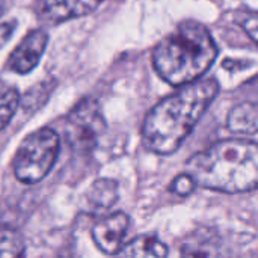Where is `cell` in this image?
Masks as SVG:
<instances>
[{
  "label": "cell",
  "mask_w": 258,
  "mask_h": 258,
  "mask_svg": "<svg viewBox=\"0 0 258 258\" xmlns=\"http://www.w3.org/2000/svg\"><path fill=\"white\" fill-rule=\"evenodd\" d=\"M218 47L206 26L187 21L166 36L153 53L157 74L172 86L198 80L213 65Z\"/></svg>",
  "instance_id": "3"
},
{
  "label": "cell",
  "mask_w": 258,
  "mask_h": 258,
  "mask_svg": "<svg viewBox=\"0 0 258 258\" xmlns=\"http://www.w3.org/2000/svg\"><path fill=\"white\" fill-rule=\"evenodd\" d=\"M106 132V121L97 101L85 100L77 104L65 121L68 145L79 153L92 151Z\"/></svg>",
  "instance_id": "5"
},
{
  "label": "cell",
  "mask_w": 258,
  "mask_h": 258,
  "mask_svg": "<svg viewBox=\"0 0 258 258\" xmlns=\"http://www.w3.org/2000/svg\"><path fill=\"white\" fill-rule=\"evenodd\" d=\"M103 0H39V15L44 20L59 23L83 17L98 8Z\"/></svg>",
  "instance_id": "8"
},
{
  "label": "cell",
  "mask_w": 258,
  "mask_h": 258,
  "mask_svg": "<svg viewBox=\"0 0 258 258\" xmlns=\"http://www.w3.org/2000/svg\"><path fill=\"white\" fill-rule=\"evenodd\" d=\"M14 30H15V21L0 23V48L11 39Z\"/></svg>",
  "instance_id": "15"
},
{
  "label": "cell",
  "mask_w": 258,
  "mask_h": 258,
  "mask_svg": "<svg viewBox=\"0 0 258 258\" xmlns=\"http://www.w3.org/2000/svg\"><path fill=\"white\" fill-rule=\"evenodd\" d=\"M47 41L48 36L44 30L38 29L30 32L9 56L8 68L18 74H27L32 71L38 65L47 47Z\"/></svg>",
  "instance_id": "7"
},
{
  "label": "cell",
  "mask_w": 258,
  "mask_h": 258,
  "mask_svg": "<svg viewBox=\"0 0 258 258\" xmlns=\"http://www.w3.org/2000/svg\"><path fill=\"white\" fill-rule=\"evenodd\" d=\"M219 92L216 79L186 83L183 89L156 104L145 118L142 139L148 150L171 154L190 135Z\"/></svg>",
  "instance_id": "1"
},
{
  "label": "cell",
  "mask_w": 258,
  "mask_h": 258,
  "mask_svg": "<svg viewBox=\"0 0 258 258\" xmlns=\"http://www.w3.org/2000/svg\"><path fill=\"white\" fill-rule=\"evenodd\" d=\"M195 186H197V184H195L194 178H192L189 174H183V175H178V177L172 181L171 190H172L175 195H178V197H187V195H190V194L194 192Z\"/></svg>",
  "instance_id": "14"
},
{
  "label": "cell",
  "mask_w": 258,
  "mask_h": 258,
  "mask_svg": "<svg viewBox=\"0 0 258 258\" xmlns=\"http://www.w3.org/2000/svg\"><path fill=\"white\" fill-rule=\"evenodd\" d=\"M130 218L122 213H113L98 221L92 228V239L104 254H118L124 245Z\"/></svg>",
  "instance_id": "6"
},
{
  "label": "cell",
  "mask_w": 258,
  "mask_h": 258,
  "mask_svg": "<svg viewBox=\"0 0 258 258\" xmlns=\"http://www.w3.org/2000/svg\"><path fill=\"white\" fill-rule=\"evenodd\" d=\"M18 101H20L18 91L11 85L0 82V130L5 128L8 122L12 119Z\"/></svg>",
  "instance_id": "13"
},
{
  "label": "cell",
  "mask_w": 258,
  "mask_h": 258,
  "mask_svg": "<svg viewBox=\"0 0 258 258\" xmlns=\"http://www.w3.org/2000/svg\"><path fill=\"white\" fill-rule=\"evenodd\" d=\"M125 257H166L168 248L166 245L151 234H144L139 237H135L132 242L124 243L121 251L118 252Z\"/></svg>",
  "instance_id": "9"
},
{
  "label": "cell",
  "mask_w": 258,
  "mask_h": 258,
  "mask_svg": "<svg viewBox=\"0 0 258 258\" xmlns=\"http://www.w3.org/2000/svg\"><path fill=\"white\" fill-rule=\"evenodd\" d=\"M258 127V109L255 103L246 101L236 106L228 115V128L239 135H254Z\"/></svg>",
  "instance_id": "10"
},
{
  "label": "cell",
  "mask_w": 258,
  "mask_h": 258,
  "mask_svg": "<svg viewBox=\"0 0 258 258\" xmlns=\"http://www.w3.org/2000/svg\"><path fill=\"white\" fill-rule=\"evenodd\" d=\"M24 254V242L21 234L11 228L0 225V258L20 257Z\"/></svg>",
  "instance_id": "12"
},
{
  "label": "cell",
  "mask_w": 258,
  "mask_h": 258,
  "mask_svg": "<svg viewBox=\"0 0 258 258\" xmlns=\"http://www.w3.org/2000/svg\"><path fill=\"white\" fill-rule=\"evenodd\" d=\"M60 139L51 128H41L29 135L17 150L14 174L26 184L41 181L53 168L59 154Z\"/></svg>",
  "instance_id": "4"
},
{
  "label": "cell",
  "mask_w": 258,
  "mask_h": 258,
  "mask_svg": "<svg viewBox=\"0 0 258 258\" xmlns=\"http://www.w3.org/2000/svg\"><path fill=\"white\" fill-rule=\"evenodd\" d=\"M3 11H5V2H3V0H0V15L3 14Z\"/></svg>",
  "instance_id": "16"
},
{
  "label": "cell",
  "mask_w": 258,
  "mask_h": 258,
  "mask_svg": "<svg viewBox=\"0 0 258 258\" xmlns=\"http://www.w3.org/2000/svg\"><path fill=\"white\" fill-rule=\"evenodd\" d=\"M88 204L91 209H110L118 200V184L113 180H97L88 192Z\"/></svg>",
  "instance_id": "11"
},
{
  "label": "cell",
  "mask_w": 258,
  "mask_h": 258,
  "mask_svg": "<svg viewBox=\"0 0 258 258\" xmlns=\"http://www.w3.org/2000/svg\"><path fill=\"white\" fill-rule=\"evenodd\" d=\"M187 174L195 184L224 194L254 190L258 181V147L243 139H227L194 154Z\"/></svg>",
  "instance_id": "2"
}]
</instances>
